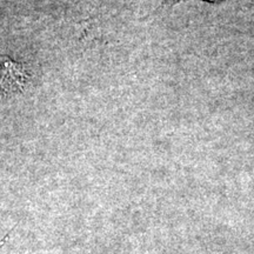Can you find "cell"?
<instances>
[{"instance_id":"1","label":"cell","mask_w":254,"mask_h":254,"mask_svg":"<svg viewBox=\"0 0 254 254\" xmlns=\"http://www.w3.org/2000/svg\"><path fill=\"white\" fill-rule=\"evenodd\" d=\"M33 75L26 64L1 56V93L2 98L24 93L32 84Z\"/></svg>"},{"instance_id":"2","label":"cell","mask_w":254,"mask_h":254,"mask_svg":"<svg viewBox=\"0 0 254 254\" xmlns=\"http://www.w3.org/2000/svg\"><path fill=\"white\" fill-rule=\"evenodd\" d=\"M183 1H186V0H163V2H161L160 7L161 8L172 7V6L179 4V2H183Z\"/></svg>"}]
</instances>
